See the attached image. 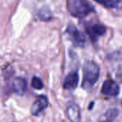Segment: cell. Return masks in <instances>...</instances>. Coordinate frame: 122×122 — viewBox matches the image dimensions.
Masks as SVG:
<instances>
[{"mask_svg":"<svg viewBox=\"0 0 122 122\" xmlns=\"http://www.w3.org/2000/svg\"><path fill=\"white\" fill-rule=\"evenodd\" d=\"M102 93L108 97H117L120 92L119 86L115 81L108 79L106 80L102 87Z\"/></svg>","mask_w":122,"mask_h":122,"instance_id":"8992f818","label":"cell"},{"mask_svg":"<svg viewBox=\"0 0 122 122\" xmlns=\"http://www.w3.org/2000/svg\"><path fill=\"white\" fill-rule=\"evenodd\" d=\"M66 34L75 46L84 47L86 45V39L85 35L74 26L69 25L66 29Z\"/></svg>","mask_w":122,"mask_h":122,"instance_id":"3957f363","label":"cell"},{"mask_svg":"<svg viewBox=\"0 0 122 122\" xmlns=\"http://www.w3.org/2000/svg\"><path fill=\"white\" fill-rule=\"evenodd\" d=\"M67 9L74 17L84 18L95 11L93 5L88 0H68Z\"/></svg>","mask_w":122,"mask_h":122,"instance_id":"7a4b0ae2","label":"cell"},{"mask_svg":"<svg viewBox=\"0 0 122 122\" xmlns=\"http://www.w3.org/2000/svg\"><path fill=\"white\" fill-rule=\"evenodd\" d=\"M31 85L34 89H37V90H40L44 88V83H43L42 80L36 76H33V78L31 79Z\"/></svg>","mask_w":122,"mask_h":122,"instance_id":"4fadbf2b","label":"cell"},{"mask_svg":"<svg viewBox=\"0 0 122 122\" xmlns=\"http://www.w3.org/2000/svg\"><path fill=\"white\" fill-rule=\"evenodd\" d=\"M90 39L93 42H96L100 36H104L107 32V28L101 24H94L89 25L86 28Z\"/></svg>","mask_w":122,"mask_h":122,"instance_id":"277c9868","label":"cell"},{"mask_svg":"<svg viewBox=\"0 0 122 122\" xmlns=\"http://www.w3.org/2000/svg\"><path fill=\"white\" fill-rule=\"evenodd\" d=\"M95 1L108 8L117 7L122 1V0H95Z\"/></svg>","mask_w":122,"mask_h":122,"instance_id":"7c38bea8","label":"cell"},{"mask_svg":"<svg viewBox=\"0 0 122 122\" xmlns=\"http://www.w3.org/2000/svg\"><path fill=\"white\" fill-rule=\"evenodd\" d=\"M100 68L94 61L87 60L83 65V80L81 86L86 91H91L99 80Z\"/></svg>","mask_w":122,"mask_h":122,"instance_id":"6da1fadb","label":"cell"},{"mask_svg":"<svg viewBox=\"0 0 122 122\" xmlns=\"http://www.w3.org/2000/svg\"><path fill=\"white\" fill-rule=\"evenodd\" d=\"M49 106V100L44 95L39 96L37 99L32 104L30 112L33 116H38L42 111L46 109Z\"/></svg>","mask_w":122,"mask_h":122,"instance_id":"52a82bcc","label":"cell"},{"mask_svg":"<svg viewBox=\"0 0 122 122\" xmlns=\"http://www.w3.org/2000/svg\"><path fill=\"white\" fill-rule=\"evenodd\" d=\"M119 111L117 108L108 109L102 116V119L99 122H113L119 116Z\"/></svg>","mask_w":122,"mask_h":122,"instance_id":"30bf717a","label":"cell"},{"mask_svg":"<svg viewBox=\"0 0 122 122\" xmlns=\"http://www.w3.org/2000/svg\"><path fill=\"white\" fill-rule=\"evenodd\" d=\"M79 76L77 71H72L69 73L64 79L63 88L68 91L74 90L79 84Z\"/></svg>","mask_w":122,"mask_h":122,"instance_id":"5b68a950","label":"cell"},{"mask_svg":"<svg viewBox=\"0 0 122 122\" xmlns=\"http://www.w3.org/2000/svg\"><path fill=\"white\" fill-rule=\"evenodd\" d=\"M66 115L68 119L71 122H80L81 119V112L79 107L74 104L71 103L66 107Z\"/></svg>","mask_w":122,"mask_h":122,"instance_id":"9c48e42d","label":"cell"},{"mask_svg":"<svg viewBox=\"0 0 122 122\" xmlns=\"http://www.w3.org/2000/svg\"><path fill=\"white\" fill-rule=\"evenodd\" d=\"M27 89V81L23 77H16L12 82L13 92L19 96L24 95Z\"/></svg>","mask_w":122,"mask_h":122,"instance_id":"ba28073f","label":"cell"},{"mask_svg":"<svg viewBox=\"0 0 122 122\" xmlns=\"http://www.w3.org/2000/svg\"><path fill=\"white\" fill-rule=\"evenodd\" d=\"M38 16L41 20L44 21H50L52 19V13L51 10L46 6L40 9V10L38 12Z\"/></svg>","mask_w":122,"mask_h":122,"instance_id":"8fae6325","label":"cell"}]
</instances>
